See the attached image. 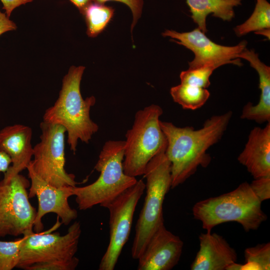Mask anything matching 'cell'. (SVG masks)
I'll use <instances>...</instances> for the list:
<instances>
[{
    "label": "cell",
    "instance_id": "7c38bea8",
    "mask_svg": "<svg viewBox=\"0 0 270 270\" xmlns=\"http://www.w3.org/2000/svg\"><path fill=\"white\" fill-rule=\"evenodd\" d=\"M30 180L28 196H36L38 210L33 224L35 232H42L44 224L42 218L47 214L54 213L62 220V224L68 225L78 217V212L72 208L68 203L70 197L74 196L72 186L57 188L44 180L34 172L30 164L27 167Z\"/></svg>",
    "mask_w": 270,
    "mask_h": 270
},
{
    "label": "cell",
    "instance_id": "7a4b0ae2",
    "mask_svg": "<svg viewBox=\"0 0 270 270\" xmlns=\"http://www.w3.org/2000/svg\"><path fill=\"white\" fill-rule=\"evenodd\" d=\"M84 69V66L70 68L62 79L58 99L46 110L43 116L42 121L65 128L67 142L74 154L78 140L88 144L99 128L90 117L96 98L90 96L84 99L80 93V84Z\"/></svg>",
    "mask_w": 270,
    "mask_h": 270
},
{
    "label": "cell",
    "instance_id": "ffe728a7",
    "mask_svg": "<svg viewBox=\"0 0 270 270\" xmlns=\"http://www.w3.org/2000/svg\"><path fill=\"white\" fill-rule=\"evenodd\" d=\"M114 14V9L104 4L92 2L82 14L85 18L87 34L91 38L96 36L107 26Z\"/></svg>",
    "mask_w": 270,
    "mask_h": 270
},
{
    "label": "cell",
    "instance_id": "4316f807",
    "mask_svg": "<svg viewBox=\"0 0 270 270\" xmlns=\"http://www.w3.org/2000/svg\"><path fill=\"white\" fill-rule=\"evenodd\" d=\"M93 1L100 4H104L108 1H116L123 3L128 6L132 12L133 17V20L131 25L132 32L138 20L141 16L144 6V0H93Z\"/></svg>",
    "mask_w": 270,
    "mask_h": 270
},
{
    "label": "cell",
    "instance_id": "2e32d148",
    "mask_svg": "<svg viewBox=\"0 0 270 270\" xmlns=\"http://www.w3.org/2000/svg\"><path fill=\"white\" fill-rule=\"evenodd\" d=\"M238 160L254 179L270 175V122L250 131Z\"/></svg>",
    "mask_w": 270,
    "mask_h": 270
},
{
    "label": "cell",
    "instance_id": "8992f818",
    "mask_svg": "<svg viewBox=\"0 0 270 270\" xmlns=\"http://www.w3.org/2000/svg\"><path fill=\"white\" fill-rule=\"evenodd\" d=\"M162 113V108L154 104L136 113L132 126L125 135L123 167L126 174L144 175L148 162L166 150L167 140L160 124Z\"/></svg>",
    "mask_w": 270,
    "mask_h": 270
},
{
    "label": "cell",
    "instance_id": "484cf974",
    "mask_svg": "<svg viewBox=\"0 0 270 270\" xmlns=\"http://www.w3.org/2000/svg\"><path fill=\"white\" fill-rule=\"evenodd\" d=\"M250 186L261 202L270 199V175L255 178Z\"/></svg>",
    "mask_w": 270,
    "mask_h": 270
},
{
    "label": "cell",
    "instance_id": "9c48e42d",
    "mask_svg": "<svg viewBox=\"0 0 270 270\" xmlns=\"http://www.w3.org/2000/svg\"><path fill=\"white\" fill-rule=\"evenodd\" d=\"M145 190L142 180L128 188L118 196L101 206L110 213V240L102 256L98 270H113L130 232L134 213Z\"/></svg>",
    "mask_w": 270,
    "mask_h": 270
},
{
    "label": "cell",
    "instance_id": "d6986e66",
    "mask_svg": "<svg viewBox=\"0 0 270 270\" xmlns=\"http://www.w3.org/2000/svg\"><path fill=\"white\" fill-rule=\"evenodd\" d=\"M170 93L174 102L184 109L192 110L202 107L210 96L206 88L182 82L172 87Z\"/></svg>",
    "mask_w": 270,
    "mask_h": 270
},
{
    "label": "cell",
    "instance_id": "3957f363",
    "mask_svg": "<svg viewBox=\"0 0 270 270\" xmlns=\"http://www.w3.org/2000/svg\"><path fill=\"white\" fill-rule=\"evenodd\" d=\"M261 204L250 184L244 182L231 192L198 202L192 212L206 231L220 224L234 222L248 232L256 230L267 219Z\"/></svg>",
    "mask_w": 270,
    "mask_h": 270
},
{
    "label": "cell",
    "instance_id": "f1b7e54d",
    "mask_svg": "<svg viewBox=\"0 0 270 270\" xmlns=\"http://www.w3.org/2000/svg\"><path fill=\"white\" fill-rule=\"evenodd\" d=\"M16 24L11 20L5 12L0 10V36L4 33L16 30Z\"/></svg>",
    "mask_w": 270,
    "mask_h": 270
},
{
    "label": "cell",
    "instance_id": "1f68e13d",
    "mask_svg": "<svg viewBox=\"0 0 270 270\" xmlns=\"http://www.w3.org/2000/svg\"><path fill=\"white\" fill-rule=\"evenodd\" d=\"M257 34H260L264 36L270 40V28H265L254 32Z\"/></svg>",
    "mask_w": 270,
    "mask_h": 270
},
{
    "label": "cell",
    "instance_id": "e0dca14e",
    "mask_svg": "<svg viewBox=\"0 0 270 270\" xmlns=\"http://www.w3.org/2000/svg\"><path fill=\"white\" fill-rule=\"evenodd\" d=\"M247 60L258 72L259 76L260 100L254 105L247 103L243 108L240 118L254 120L258 123L270 122V67L258 58L254 50L246 48L238 56Z\"/></svg>",
    "mask_w": 270,
    "mask_h": 270
},
{
    "label": "cell",
    "instance_id": "9a60e30c",
    "mask_svg": "<svg viewBox=\"0 0 270 270\" xmlns=\"http://www.w3.org/2000/svg\"><path fill=\"white\" fill-rule=\"evenodd\" d=\"M200 249L192 270H226L237 261L236 250L221 236L207 231L199 236Z\"/></svg>",
    "mask_w": 270,
    "mask_h": 270
},
{
    "label": "cell",
    "instance_id": "277c9868",
    "mask_svg": "<svg viewBox=\"0 0 270 270\" xmlns=\"http://www.w3.org/2000/svg\"><path fill=\"white\" fill-rule=\"evenodd\" d=\"M124 140H108L103 146L94 169L98 178L87 186L73 187L74 196L80 210H86L114 198L134 184L136 178L124 170Z\"/></svg>",
    "mask_w": 270,
    "mask_h": 270
},
{
    "label": "cell",
    "instance_id": "cb8c5ba5",
    "mask_svg": "<svg viewBox=\"0 0 270 270\" xmlns=\"http://www.w3.org/2000/svg\"><path fill=\"white\" fill-rule=\"evenodd\" d=\"M218 68L215 65L188 69L182 71L180 75V82L206 88L210 84V78L212 72Z\"/></svg>",
    "mask_w": 270,
    "mask_h": 270
},
{
    "label": "cell",
    "instance_id": "ba28073f",
    "mask_svg": "<svg viewBox=\"0 0 270 270\" xmlns=\"http://www.w3.org/2000/svg\"><path fill=\"white\" fill-rule=\"evenodd\" d=\"M40 128V141L33 147L34 158L30 162L34 172L56 187L76 186L74 175L64 168L65 128L42 121Z\"/></svg>",
    "mask_w": 270,
    "mask_h": 270
},
{
    "label": "cell",
    "instance_id": "ac0fdd59",
    "mask_svg": "<svg viewBox=\"0 0 270 270\" xmlns=\"http://www.w3.org/2000/svg\"><path fill=\"white\" fill-rule=\"evenodd\" d=\"M242 0H186L191 12V18L203 32H208L207 16L230 22L234 17V8L240 6Z\"/></svg>",
    "mask_w": 270,
    "mask_h": 270
},
{
    "label": "cell",
    "instance_id": "5bb4252c",
    "mask_svg": "<svg viewBox=\"0 0 270 270\" xmlns=\"http://www.w3.org/2000/svg\"><path fill=\"white\" fill-rule=\"evenodd\" d=\"M32 130L28 126L15 124L0 130V150L8 155L12 165L2 179L8 181L26 169L33 156Z\"/></svg>",
    "mask_w": 270,
    "mask_h": 270
},
{
    "label": "cell",
    "instance_id": "8fae6325",
    "mask_svg": "<svg viewBox=\"0 0 270 270\" xmlns=\"http://www.w3.org/2000/svg\"><path fill=\"white\" fill-rule=\"evenodd\" d=\"M162 35L172 39V41L190 50L194 59L188 62V69H195L207 66L218 67L226 64L241 66L238 56L246 48L247 42L243 40L234 46L217 44L208 38L198 28L192 31L179 32L174 30H166Z\"/></svg>",
    "mask_w": 270,
    "mask_h": 270
},
{
    "label": "cell",
    "instance_id": "4fadbf2b",
    "mask_svg": "<svg viewBox=\"0 0 270 270\" xmlns=\"http://www.w3.org/2000/svg\"><path fill=\"white\" fill-rule=\"evenodd\" d=\"M184 242L162 223L153 234L138 259V270H170L178 262Z\"/></svg>",
    "mask_w": 270,
    "mask_h": 270
},
{
    "label": "cell",
    "instance_id": "7402d4cb",
    "mask_svg": "<svg viewBox=\"0 0 270 270\" xmlns=\"http://www.w3.org/2000/svg\"><path fill=\"white\" fill-rule=\"evenodd\" d=\"M245 263L242 264V270L270 269V243L258 244L248 248L244 252Z\"/></svg>",
    "mask_w": 270,
    "mask_h": 270
},
{
    "label": "cell",
    "instance_id": "603a6c76",
    "mask_svg": "<svg viewBox=\"0 0 270 270\" xmlns=\"http://www.w3.org/2000/svg\"><path fill=\"white\" fill-rule=\"evenodd\" d=\"M22 240V238L14 241H0V270H12L17 267Z\"/></svg>",
    "mask_w": 270,
    "mask_h": 270
},
{
    "label": "cell",
    "instance_id": "52a82bcc",
    "mask_svg": "<svg viewBox=\"0 0 270 270\" xmlns=\"http://www.w3.org/2000/svg\"><path fill=\"white\" fill-rule=\"evenodd\" d=\"M58 220L50 230L35 232L33 230L23 235L20 260L17 268L24 270L30 265L54 261H69L77 258L76 254L82 230L80 222H74L69 227L66 234L51 232L62 223Z\"/></svg>",
    "mask_w": 270,
    "mask_h": 270
},
{
    "label": "cell",
    "instance_id": "5b68a950",
    "mask_svg": "<svg viewBox=\"0 0 270 270\" xmlns=\"http://www.w3.org/2000/svg\"><path fill=\"white\" fill-rule=\"evenodd\" d=\"M163 150L154 156L146 166V194L138 219L131 249L133 258L138 260L158 226L164 222L163 203L171 188V165Z\"/></svg>",
    "mask_w": 270,
    "mask_h": 270
},
{
    "label": "cell",
    "instance_id": "6da1fadb",
    "mask_svg": "<svg viewBox=\"0 0 270 270\" xmlns=\"http://www.w3.org/2000/svg\"><path fill=\"white\" fill-rule=\"evenodd\" d=\"M232 116V111L214 116L198 130L192 126L178 127L160 120L167 140L165 154L171 165L172 188L184 182L199 166L208 165L211 158L206 151L220 140Z\"/></svg>",
    "mask_w": 270,
    "mask_h": 270
},
{
    "label": "cell",
    "instance_id": "d4e9b609",
    "mask_svg": "<svg viewBox=\"0 0 270 270\" xmlns=\"http://www.w3.org/2000/svg\"><path fill=\"white\" fill-rule=\"evenodd\" d=\"M79 264V259L69 261H54L30 265L25 270H74Z\"/></svg>",
    "mask_w": 270,
    "mask_h": 270
},
{
    "label": "cell",
    "instance_id": "f546056e",
    "mask_svg": "<svg viewBox=\"0 0 270 270\" xmlns=\"http://www.w3.org/2000/svg\"><path fill=\"white\" fill-rule=\"evenodd\" d=\"M12 164L10 157L5 152L0 150V176L2 172H7Z\"/></svg>",
    "mask_w": 270,
    "mask_h": 270
},
{
    "label": "cell",
    "instance_id": "30bf717a",
    "mask_svg": "<svg viewBox=\"0 0 270 270\" xmlns=\"http://www.w3.org/2000/svg\"><path fill=\"white\" fill-rule=\"evenodd\" d=\"M30 184L20 174L0 181V237L23 236L33 230L36 211L29 201Z\"/></svg>",
    "mask_w": 270,
    "mask_h": 270
},
{
    "label": "cell",
    "instance_id": "4dcf8cb0",
    "mask_svg": "<svg viewBox=\"0 0 270 270\" xmlns=\"http://www.w3.org/2000/svg\"><path fill=\"white\" fill-rule=\"evenodd\" d=\"M80 10L81 14H82L84 9L93 0H70Z\"/></svg>",
    "mask_w": 270,
    "mask_h": 270
},
{
    "label": "cell",
    "instance_id": "83f0119b",
    "mask_svg": "<svg viewBox=\"0 0 270 270\" xmlns=\"http://www.w3.org/2000/svg\"><path fill=\"white\" fill-rule=\"evenodd\" d=\"M34 0H0L5 14L10 18L12 12L17 7L32 2Z\"/></svg>",
    "mask_w": 270,
    "mask_h": 270
},
{
    "label": "cell",
    "instance_id": "44dd1931",
    "mask_svg": "<svg viewBox=\"0 0 270 270\" xmlns=\"http://www.w3.org/2000/svg\"><path fill=\"white\" fill-rule=\"evenodd\" d=\"M254 10L243 23L236 26L234 32L238 37L254 32L270 28V4L267 0H256Z\"/></svg>",
    "mask_w": 270,
    "mask_h": 270
}]
</instances>
